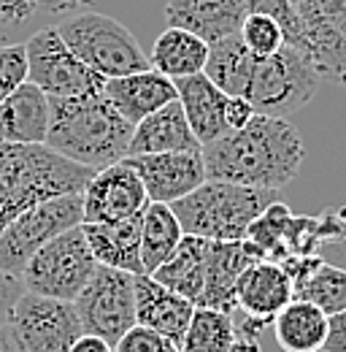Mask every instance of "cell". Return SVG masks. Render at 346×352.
I'll return each mask as SVG.
<instances>
[{"mask_svg":"<svg viewBox=\"0 0 346 352\" xmlns=\"http://www.w3.org/2000/svg\"><path fill=\"white\" fill-rule=\"evenodd\" d=\"M27 82V49L25 44L0 46V103Z\"/></svg>","mask_w":346,"mask_h":352,"instance_id":"836d02e7","label":"cell"},{"mask_svg":"<svg viewBox=\"0 0 346 352\" xmlns=\"http://www.w3.org/2000/svg\"><path fill=\"white\" fill-rule=\"evenodd\" d=\"M49 106L46 146L57 155L92 171L122 163L130 155L135 125L108 103L103 89L76 98H49Z\"/></svg>","mask_w":346,"mask_h":352,"instance_id":"7a4b0ae2","label":"cell"},{"mask_svg":"<svg viewBox=\"0 0 346 352\" xmlns=\"http://www.w3.org/2000/svg\"><path fill=\"white\" fill-rule=\"evenodd\" d=\"M322 352H325V350H322Z\"/></svg>","mask_w":346,"mask_h":352,"instance_id":"f6af8a7d","label":"cell"},{"mask_svg":"<svg viewBox=\"0 0 346 352\" xmlns=\"http://www.w3.org/2000/svg\"><path fill=\"white\" fill-rule=\"evenodd\" d=\"M279 190H255L233 182L206 179L189 195L171 204L187 236L209 241H244L252 222L276 201Z\"/></svg>","mask_w":346,"mask_h":352,"instance_id":"277c9868","label":"cell"},{"mask_svg":"<svg viewBox=\"0 0 346 352\" xmlns=\"http://www.w3.org/2000/svg\"><path fill=\"white\" fill-rule=\"evenodd\" d=\"M27 82L41 87L49 98H76L100 92L106 79L84 65L71 46L62 41L57 28H43L27 41Z\"/></svg>","mask_w":346,"mask_h":352,"instance_id":"7c38bea8","label":"cell"},{"mask_svg":"<svg viewBox=\"0 0 346 352\" xmlns=\"http://www.w3.org/2000/svg\"><path fill=\"white\" fill-rule=\"evenodd\" d=\"M71 352H114V347L106 339L95 336V333H82L76 339V344L71 347Z\"/></svg>","mask_w":346,"mask_h":352,"instance_id":"b9f144b4","label":"cell"},{"mask_svg":"<svg viewBox=\"0 0 346 352\" xmlns=\"http://www.w3.org/2000/svg\"><path fill=\"white\" fill-rule=\"evenodd\" d=\"M200 141L192 133L187 114L178 98L149 114L143 122L135 125L130 155H154V152H200Z\"/></svg>","mask_w":346,"mask_h":352,"instance_id":"603a6c76","label":"cell"},{"mask_svg":"<svg viewBox=\"0 0 346 352\" xmlns=\"http://www.w3.org/2000/svg\"><path fill=\"white\" fill-rule=\"evenodd\" d=\"M209 239L200 236H187L178 241L173 255L160 265L152 276L171 287L173 293L184 296L187 301H198L206 285V261H209Z\"/></svg>","mask_w":346,"mask_h":352,"instance_id":"484cf974","label":"cell"},{"mask_svg":"<svg viewBox=\"0 0 346 352\" xmlns=\"http://www.w3.org/2000/svg\"><path fill=\"white\" fill-rule=\"evenodd\" d=\"M295 298L311 301L322 309L327 317L338 314L346 309V268L330 265L322 261V265L295 287Z\"/></svg>","mask_w":346,"mask_h":352,"instance_id":"4dcf8cb0","label":"cell"},{"mask_svg":"<svg viewBox=\"0 0 346 352\" xmlns=\"http://www.w3.org/2000/svg\"><path fill=\"white\" fill-rule=\"evenodd\" d=\"M257 54H252L246 44L241 41V36H227L219 38L209 49V60H206V76L214 82L216 87L227 95H238L244 98L249 79H252V68H255Z\"/></svg>","mask_w":346,"mask_h":352,"instance_id":"83f0119b","label":"cell"},{"mask_svg":"<svg viewBox=\"0 0 346 352\" xmlns=\"http://www.w3.org/2000/svg\"><path fill=\"white\" fill-rule=\"evenodd\" d=\"M257 111L252 109V103L246 98H238V95H230L227 98V106H224V125L227 131H241L244 125H249V120L255 117Z\"/></svg>","mask_w":346,"mask_h":352,"instance_id":"74e56055","label":"cell"},{"mask_svg":"<svg viewBox=\"0 0 346 352\" xmlns=\"http://www.w3.org/2000/svg\"><path fill=\"white\" fill-rule=\"evenodd\" d=\"M95 271L97 261L86 244L84 228L76 225L51 239L49 244H43L27 261L19 282L27 293L73 304Z\"/></svg>","mask_w":346,"mask_h":352,"instance_id":"52a82bcc","label":"cell"},{"mask_svg":"<svg viewBox=\"0 0 346 352\" xmlns=\"http://www.w3.org/2000/svg\"><path fill=\"white\" fill-rule=\"evenodd\" d=\"M346 239V209L327 212L319 217L292 214L281 201H273L252 222L244 247L252 258L281 263L292 255H319L325 244H338Z\"/></svg>","mask_w":346,"mask_h":352,"instance_id":"5b68a950","label":"cell"},{"mask_svg":"<svg viewBox=\"0 0 346 352\" xmlns=\"http://www.w3.org/2000/svg\"><path fill=\"white\" fill-rule=\"evenodd\" d=\"M246 14H249L246 0H168L165 3L168 28L189 30L209 44L235 36Z\"/></svg>","mask_w":346,"mask_h":352,"instance_id":"e0dca14e","label":"cell"},{"mask_svg":"<svg viewBox=\"0 0 346 352\" xmlns=\"http://www.w3.org/2000/svg\"><path fill=\"white\" fill-rule=\"evenodd\" d=\"M49 117V95L25 82L0 103V138L8 144H46Z\"/></svg>","mask_w":346,"mask_h":352,"instance_id":"7402d4cb","label":"cell"},{"mask_svg":"<svg viewBox=\"0 0 346 352\" xmlns=\"http://www.w3.org/2000/svg\"><path fill=\"white\" fill-rule=\"evenodd\" d=\"M319 265H322V258H319V255H292V258L281 261V268L287 271V276H290L292 287L303 285V282H305V279H308Z\"/></svg>","mask_w":346,"mask_h":352,"instance_id":"8d00e7d4","label":"cell"},{"mask_svg":"<svg viewBox=\"0 0 346 352\" xmlns=\"http://www.w3.org/2000/svg\"><path fill=\"white\" fill-rule=\"evenodd\" d=\"M295 298V287L281 263L257 261L249 263L235 285V309L273 322L276 314Z\"/></svg>","mask_w":346,"mask_h":352,"instance_id":"d6986e66","label":"cell"},{"mask_svg":"<svg viewBox=\"0 0 346 352\" xmlns=\"http://www.w3.org/2000/svg\"><path fill=\"white\" fill-rule=\"evenodd\" d=\"M57 33L71 52L103 79H117L138 71H149V54L122 22L108 14L86 11L57 25Z\"/></svg>","mask_w":346,"mask_h":352,"instance_id":"8992f818","label":"cell"},{"mask_svg":"<svg viewBox=\"0 0 346 352\" xmlns=\"http://www.w3.org/2000/svg\"><path fill=\"white\" fill-rule=\"evenodd\" d=\"M233 352H262L257 339H246V336H235L233 342Z\"/></svg>","mask_w":346,"mask_h":352,"instance_id":"7bdbcfd3","label":"cell"},{"mask_svg":"<svg viewBox=\"0 0 346 352\" xmlns=\"http://www.w3.org/2000/svg\"><path fill=\"white\" fill-rule=\"evenodd\" d=\"M82 198H84V222L128 220L135 214H143L149 206V195L141 176L125 160L95 171L86 182Z\"/></svg>","mask_w":346,"mask_h":352,"instance_id":"9a60e30c","label":"cell"},{"mask_svg":"<svg viewBox=\"0 0 346 352\" xmlns=\"http://www.w3.org/2000/svg\"><path fill=\"white\" fill-rule=\"evenodd\" d=\"M238 36L246 44V49L252 54H257V57H268V54H273V52H279L284 46L281 28L265 14H246Z\"/></svg>","mask_w":346,"mask_h":352,"instance_id":"1f68e13d","label":"cell"},{"mask_svg":"<svg viewBox=\"0 0 346 352\" xmlns=\"http://www.w3.org/2000/svg\"><path fill=\"white\" fill-rule=\"evenodd\" d=\"M114 352H181V347L173 339L146 328V325H132L114 344Z\"/></svg>","mask_w":346,"mask_h":352,"instance_id":"e575fe53","label":"cell"},{"mask_svg":"<svg viewBox=\"0 0 346 352\" xmlns=\"http://www.w3.org/2000/svg\"><path fill=\"white\" fill-rule=\"evenodd\" d=\"M235 325L233 314L195 307L189 328L181 339V352H233Z\"/></svg>","mask_w":346,"mask_h":352,"instance_id":"f546056e","label":"cell"},{"mask_svg":"<svg viewBox=\"0 0 346 352\" xmlns=\"http://www.w3.org/2000/svg\"><path fill=\"white\" fill-rule=\"evenodd\" d=\"M19 352H71L84 333L79 311L71 301L22 293L5 320Z\"/></svg>","mask_w":346,"mask_h":352,"instance_id":"30bf717a","label":"cell"},{"mask_svg":"<svg viewBox=\"0 0 346 352\" xmlns=\"http://www.w3.org/2000/svg\"><path fill=\"white\" fill-rule=\"evenodd\" d=\"M184 239L181 222L168 204H149L143 212L141 228V263L143 274H154L173 255L178 241Z\"/></svg>","mask_w":346,"mask_h":352,"instance_id":"f1b7e54d","label":"cell"},{"mask_svg":"<svg viewBox=\"0 0 346 352\" xmlns=\"http://www.w3.org/2000/svg\"><path fill=\"white\" fill-rule=\"evenodd\" d=\"M92 174V168L57 155L46 144H8L0 138V233L43 201L84 192Z\"/></svg>","mask_w":346,"mask_h":352,"instance_id":"3957f363","label":"cell"},{"mask_svg":"<svg viewBox=\"0 0 346 352\" xmlns=\"http://www.w3.org/2000/svg\"><path fill=\"white\" fill-rule=\"evenodd\" d=\"M303 28V57L322 79L346 87V0H290Z\"/></svg>","mask_w":346,"mask_h":352,"instance_id":"4fadbf2b","label":"cell"},{"mask_svg":"<svg viewBox=\"0 0 346 352\" xmlns=\"http://www.w3.org/2000/svg\"><path fill=\"white\" fill-rule=\"evenodd\" d=\"M319 79L322 76L301 52L284 44L279 52L255 60L252 79L244 98L252 103L257 114L287 120V114L303 109L314 98Z\"/></svg>","mask_w":346,"mask_h":352,"instance_id":"ba28073f","label":"cell"},{"mask_svg":"<svg viewBox=\"0 0 346 352\" xmlns=\"http://www.w3.org/2000/svg\"><path fill=\"white\" fill-rule=\"evenodd\" d=\"M325 352H346V309L338 314H330L327 320V339H325Z\"/></svg>","mask_w":346,"mask_h":352,"instance_id":"ab89813d","label":"cell"},{"mask_svg":"<svg viewBox=\"0 0 346 352\" xmlns=\"http://www.w3.org/2000/svg\"><path fill=\"white\" fill-rule=\"evenodd\" d=\"M22 293H25L22 282L14 279V276H8L5 271H0V325L8 320V311H11L14 301H16Z\"/></svg>","mask_w":346,"mask_h":352,"instance_id":"f35d334b","label":"cell"},{"mask_svg":"<svg viewBox=\"0 0 346 352\" xmlns=\"http://www.w3.org/2000/svg\"><path fill=\"white\" fill-rule=\"evenodd\" d=\"M246 8L249 14H265L270 16L281 33H284V44L292 46L295 52L303 54V28L301 19H298V11L290 0H246Z\"/></svg>","mask_w":346,"mask_h":352,"instance_id":"d6a6232c","label":"cell"},{"mask_svg":"<svg viewBox=\"0 0 346 352\" xmlns=\"http://www.w3.org/2000/svg\"><path fill=\"white\" fill-rule=\"evenodd\" d=\"M305 146L284 117L255 114L241 131L203 146L206 176L255 190H281L298 176Z\"/></svg>","mask_w":346,"mask_h":352,"instance_id":"6da1fadb","label":"cell"},{"mask_svg":"<svg viewBox=\"0 0 346 352\" xmlns=\"http://www.w3.org/2000/svg\"><path fill=\"white\" fill-rule=\"evenodd\" d=\"M0 352H19V347H16V342H14V336H11V331H8L5 322L0 325Z\"/></svg>","mask_w":346,"mask_h":352,"instance_id":"ee69618b","label":"cell"},{"mask_svg":"<svg viewBox=\"0 0 346 352\" xmlns=\"http://www.w3.org/2000/svg\"><path fill=\"white\" fill-rule=\"evenodd\" d=\"M38 11V0H0V25H25Z\"/></svg>","mask_w":346,"mask_h":352,"instance_id":"d590c367","label":"cell"},{"mask_svg":"<svg viewBox=\"0 0 346 352\" xmlns=\"http://www.w3.org/2000/svg\"><path fill=\"white\" fill-rule=\"evenodd\" d=\"M327 314L316 304L292 298L273 320L276 342L284 352H322L327 339Z\"/></svg>","mask_w":346,"mask_h":352,"instance_id":"d4e9b609","label":"cell"},{"mask_svg":"<svg viewBox=\"0 0 346 352\" xmlns=\"http://www.w3.org/2000/svg\"><path fill=\"white\" fill-rule=\"evenodd\" d=\"M130 168L141 176L149 204H176L200 187L206 176L203 149L200 152H154V155H128Z\"/></svg>","mask_w":346,"mask_h":352,"instance_id":"5bb4252c","label":"cell"},{"mask_svg":"<svg viewBox=\"0 0 346 352\" xmlns=\"http://www.w3.org/2000/svg\"><path fill=\"white\" fill-rule=\"evenodd\" d=\"M92 0H38V8L49 14H71V11H82Z\"/></svg>","mask_w":346,"mask_h":352,"instance_id":"60d3db41","label":"cell"},{"mask_svg":"<svg viewBox=\"0 0 346 352\" xmlns=\"http://www.w3.org/2000/svg\"><path fill=\"white\" fill-rule=\"evenodd\" d=\"M84 222V198L62 195L22 212L0 233V271L19 279L27 261L60 233Z\"/></svg>","mask_w":346,"mask_h":352,"instance_id":"9c48e42d","label":"cell"},{"mask_svg":"<svg viewBox=\"0 0 346 352\" xmlns=\"http://www.w3.org/2000/svg\"><path fill=\"white\" fill-rule=\"evenodd\" d=\"M135 320L163 336L173 339L181 347V339L195 314V304L173 293L152 274H135Z\"/></svg>","mask_w":346,"mask_h":352,"instance_id":"2e32d148","label":"cell"},{"mask_svg":"<svg viewBox=\"0 0 346 352\" xmlns=\"http://www.w3.org/2000/svg\"><path fill=\"white\" fill-rule=\"evenodd\" d=\"M209 49L211 44L203 41L200 36L181 30V28H168L152 46V68L160 71L168 79H184V76H195L206 71V60H209Z\"/></svg>","mask_w":346,"mask_h":352,"instance_id":"4316f807","label":"cell"},{"mask_svg":"<svg viewBox=\"0 0 346 352\" xmlns=\"http://www.w3.org/2000/svg\"><path fill=\"white\" fill-rule=\"evenodd\" d=\"M252 263L244 241H211L206 261V285L195 307L235 311V285L246 265Z\"/></svg>","mask_w":346,"mask_h":352,"instance_id":"cb8c5ba5","label":"cell"},{"mask_svg":"<svg viewBox=\"0 0 346 352\" xmlns=\"http://www.w3.org/2000/svg\"><path fill=\"white\" fill-rule=\"evenodd\" d=\"M103 95L130 125L143 122L149 114H154L157 109H163L165 103L178 98L173 79L163 76L154 68L117 76V79H106Z\"/></svg>","mask_w":346,"mask_h":352,"instance_id":"ac0fdd59","label":"cell"},{"mask_svg":"<svg viewBox=\"0 0 346 352\" xmlns=\"http://www.w3.org/2000/svg\"><path fill=\"white\" fill-rule=\"evenodd\" d=\"M82 228L97 265L119 268L128 274H143V263H141L143 214L117 222H82Z\"/></svg>","mask_w":346,"mask_h":352,"instance_id":"ffe728a7","label":"cell"},{"mask_svg":"<svg viewBox=\"0 0 346 352\" xmlns=\"http://www.w3.org/2000/svg\"><path fill=\"white\" fill-rule=\"evenodd\" d=\"M135 274L97 265L73 307L79 311L84 333L106 339L111 347L128 333L135 320Z\"/></svg>","mask_w":346,"mask_h":352,"instance_id":"8fae6325","label":"cell"},{"mask_svg":"<svg viewBox=\"0 0 346 352\" xmlns=\"http://www.w3.org/2000/svg\"><path fill=\"white\" fill-rule=\"evenodd\" d=\"M173 85L178 92V103L187 114V122H189L192 133L198 135L200 146L230 133L224 125V106H227L230 95L216 87L206 74L184 76V79H176Z\"/></svg>","mask_w":346,"mask_h":352,"instance_id":"44dd1931","label":"cell"}]
</instances>
